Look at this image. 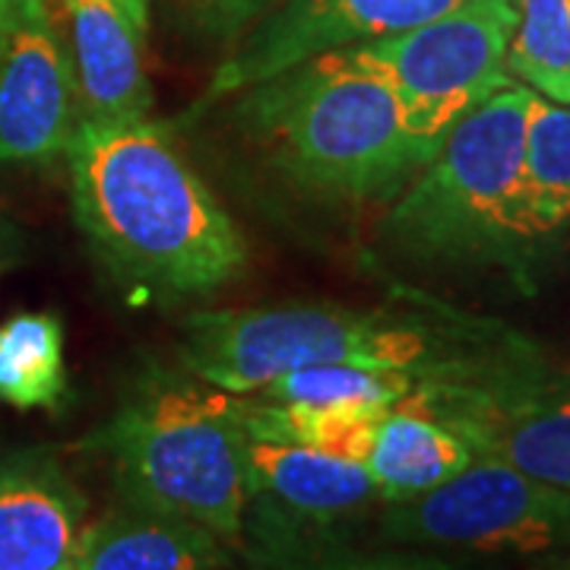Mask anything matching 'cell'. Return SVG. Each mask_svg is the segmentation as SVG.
<instances>
[{"instance_id": "1", "label": "cell", "mask_w": 570, "mask_h": 570, "mask_svg": "<svg viewBox=\"0 0 570 570\" xmlns=\"http://www.w3.org/2000/svg\"><path fill=\"white\" fill-rule=\"evenodd\" d=\"M70 200L86 242L134 292L200 298L238 279L247 242L168 124L80 118L67 146Z\"/></svg>"}, {"instance_id": "2", "label": "cell", "mask_w": 570, "mask_h": 570, "mask_svg": "<svg viewBox=\"0 0 570 570\" xmlns=\"http://www.w3.org/2000/svg\"><path fill=\"white\" fill-rule=\"evenodd\" d=\"M235 121L288 181L336 204H387L438 153L343 48L238 92Z\"/></svg>"}, {"instance_id": "3", "label": "cell", "mask_w": 570, "mask_h": 570, "mask_svg": "<svg viewBox=\"0 0 570 570\" xmlns=\"http://www.w3.org/2000/svg\"><path fill=\"white\" fill-rule=\"evenodd\" d=\"M111 460L124 504L197 523L223 542L245 530L247 434L238 396L153 367L89 441Z\"/></svg>"}, {"instance_id": "4", "label": "cell", "mask_w": 570, "mask_h": 570, "mask_svg": "<svg viewBox=\"0 0 570 570\" xmlns=\"http://www.w3.org/2000/svg\"><path fill=\"white\" fill-rule=\"evenodd\" d=\"M535 92L513 82L475 105L390 200L384 242L415 261L504 264L535 242L527 225V124Z\"/></svg>"}, {"instance_id": "5", "label": "cell", "mask_w": 570, "mask_h": 570, "mask_svg": "<svg viewBox=\"0 0 570 570\" xmlns=\"http://www.w3.org/2000/svg\"><path fill=\"white\" fill-rule=\"evenodd\" d=\"M428 358L431 340L422 326L314 302L190 314L178 343L184 371L232 396L261 393L276 377L311 365H362L419 377Z\"/></svg>"}, {"instance_id": "6", "label": "cell", "mask_w": 570, "mask_h": 570, "mask_svg": "<svg viewBox=\"0 0 570 570\" xmlns=\"http://www.w3.org/2000/svg\"><path fill=\"white\" fill-rule=\"evenodd\" d=\"M510 32V0H466L438 20L343 51L387 82L415 134L438 149L463 115L517 82L508 70Z\"/></svg>"}, {"instance_id": "7", "label": "cell", "mask_w": 570, "mask_h": 570, "mask_svg": "<svg viewBox=\"0 0 570 570\" xmlns=\"http://www.w3.org/2000/svg\"><path fill=\"white\" fill-rule=\"evenodd\" d=\"M384 535L415 546L510 554L570 549V494L494 456H475L444 485L390 504Z\"/></svg>"}, {"instance_id": "8", "label": "cell", "mask_w": 570, "mask_h": 570, "mask_svg": "<svg viewBox=\"0 0 570 570\" xmlns=\"http://www.w3.org/2000/svg\"><path fill=\"white\" fill-rule=\"evenodd\" d=\"M428 409L460 431L475 456H494L570 494V362L494 381H415Z\"/></svg>"}, {"instance_id": "9", "label": "cell", "mask_w": 570, "mask_h": 570, "mask_svg": "<svg viewBox=\"0 0 570 570\" xmlns=\"http://www.w3.org/2000/svg\"><path fill=\"white\" fill-rule=\"evenodd\" d=\"M463 3L466 0H283L242 36L235 51L213 73L204 96L194 102L190 118L307 58L406 32Z\"/></svg>"}, {"instance_id": "10", "label": "cell", "mask_w": 570, "mask_h": 570, "mask_svg": "<svg viewBox=\"0 0 570 570\" xmlns=\"http://www.w3.org/2000/svg\"><path fill=\"white\" fill-rule=\"evenodd\" d=\"M80 92L51 0H20L0 39V165H45L67 153Z\"/></svg>"}, {"instance_id": "11", "label": "cell", "mask_w": 570, "mask_h": 570, "mask_svg": "<svg viewBox=\"0 0 570 570\" xmlns=\"http://www.w3.org/2000/svg\"><path fill=\"white\" fill-rule=\"evenodd\" d=\"M86 498L48 450L0 453V570H73Z\"/></svg>"}, {"instance_id": "12", "label": "cell", "mask_w": 570, "mask_h": 570, "mask_svg": "<svg viewBox=\"0 0 570 570\" xmlns=\"http://www.w3.org/2000/svg\"><path fill=\"white\" fill-rule=\"evenodd\" d=\"M82 118L124 121L153 108L142 36L115 0H58Z\"/></svg>"}, {"instance_id": "13", "label": "cell", "mask_w": 570, "mask_h": 570, "mask_svg": "<svg viewBox=\"0 0 570 570\" xmlns=\"http://www.w3.org/2000/svg\"><path fill=\"white\" fill-rule=\"evenodd\" d=\"M245 472L250 501L302 523H336L371 501H381L365 463L321 450L247 438Z\"/></svg>"}, {"instance_id": "14", "label": "cell", "mask_w": 570, "mask_h": 570, "mask_svg": "<svg viewBox=\"0 0 570 570\" xmlns=\"http://www.w3.org/2000/svg\"><path fill=\"white\" fill-rule=\"evenodd\" d=\"M475 460V450L453 428L438 419L412 387L381 415L365 469L374 479L377 498L387 504L412 501L425 491L444 485Z\"/></svg>"}, {"instance_id": "15", "label": "cell", "mask_w": 570, "mask_h": 570, "mask_svg": "<svg viewBox=\"0 0 570 570\" xmlns=\"http://www.w3.org/2000/svg\"><path fill=\"white\" fill-rule=\"evenodd\" d=\"M223 539L197 523L124 504L86 520L73 570H223Z\"/></svg>"}, {"instance_id": "16", "label": "cell", "mask_w": 570, "mask_h": 570, "mask_svg": "<svg viewBox=\"0 0 570 570\" xmlns=\"http://www.w3.org/2000/svg\"><path fill=\"white\" fill-rule=\"evenodd\" d=\"M384 412L387 409L314 406L264 396H238V415L247 438L298 444L352 463H365Z\"/></svg>"}, {"instance_id": "17", "label": "cell", "mask_w": 570, "mask_h": 570, "mask_svg": "<svg viewBox=\"0 0 570 570\" xmlns=\"http://www.w3.org/2000/svg\"><path fill=\"white\" fill-rule=\"evenodd\" d=\"M67 396L63 324L58 314L32 311L0 326V403L58 412Z\"/></svg>"}, {"instance_id": "18", "label": "cell", "mask_w": 570, "mask_h": 570, "mask_svg": "<svg viewBox=\"0 0 570 570\" xmlns=\"http://www.w3.org/2000/svg\"><path fill=\"white\" fill-rule=\"evenodd\" d=\"M570 223V105L535 96L527 124V225L539 245Z\"/></svg>"}, {"instance_id": "19", "label": "cell", "mask_w": 570, "mask_h": 570, "mask_svg": "<svg viewBox=\"0 0 570 570\" xmlns=\"http://www.w3.org/2000/svg\"><path fill=\"white\" fill-rule=\"evenodd\" d=\"M508 70L520 86L570 105V0H510Z\"/></svg>"}, {"instance_id": "20", "label": "cell", "mask_w": 570, "mask_h": 570, "mask_svg": "<svg viewBox=\"0 0 570 570\" xmlns=\"http://www.w3.org/2000/svg\"><path fill=\"white\" fill-rule=\"evenodd\" d=\"M415 374L409 371H381L362 365H311L288 371L266 384L264 400L285 403H314V406H371L390 409L415 387Z\"/></svg>"}, {"instance_id": "21", "label": "cell", "mask_w": 570, "mask_h": 570, "mask_svg": "<svg viewBox=\"0 0 570 570\" xmlns=\"http://www.w3.org/2000/svg\"><path fill=\"white\" fill-rule=\"evenodd\" d=\"M190 20L216 39H242L283 0H175Z\"/></svg>"}, {"instance_id": "22", "label": "cell", "mask_w": 570, "mask_h": 570, "mask_svg": "<svg viewBox=\"0 0 570 570\" xmlns=\"http://www.w3.org/2000/svg\"><path fill=\"white\" fill-rule=\"evenodd\" d=\"M283 570H441L431 564H415V561H400V558H333L321 564H298V568Z\"/></svg>"}, {"instance_id": "23", "label": "cell", "mask_w": 570, "mask_h": 570, "mask_svg": "<svg viewBox=\"0 0 570 570\" xmlns=\"http://www.w3.org/2000/svg\"><path fill=\"white\" fill-rule=\"evenodd\" d=\"M115 3L127 17V22L146 39V32H149V0H115Z\"/></svg>"}, {"instance_id": "24", "label": "cell", "mask_w": 570, "mask_h": 570, "mask_svg": "<svg viewBox=\"0 0 570 570\" xmlns=\"http://www.w3.org/2000/svg\"><path fill=\"white\" fill-rule=\"evenodd\" d=\"M17 3H20V0H0V39H3V32H7L10 20H13Z\"/></svg>"}, {"instance_id": "25", "label": "cell", "mask_w": 570, "mask_h": 570, "mask_svg": "<svg viewBox=\"0 0 570 570\" xmlns=\"http://www.w3.org/2000/svg\"><path fill=\"white\" fill-rule=\"evenodd\" d=\"M546 570H570V558L568 561H561V564H551V568H546Z\"/></svg>"}]
</instances>
